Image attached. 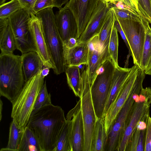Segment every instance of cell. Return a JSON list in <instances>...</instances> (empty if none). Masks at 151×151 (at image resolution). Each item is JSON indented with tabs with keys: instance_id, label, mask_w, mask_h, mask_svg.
<instances>
[{
	"instance_id": "obj_12",
	"label": "cell",
	"mask_w": 151,
	"mask_h": 151,
	"mask_svg": "<svg viewBox=\"0 0 151 151\" xmlns=\"http://www.w3.org/2000/svg\"><path fill=\"white\" fill-rule=\"evenodd\" d=\"M99 0H75L69 1L64 8L70 9L76 21L77 40L84 31Z\"/></svg>"
},
{
	"instance_id": "obj_44",
	"label": "cell",
	"mask_w": 151,
	"mask_h": 151,
	"mask_svg": "<svg viewBox=\"0 0 151 151\" xmlns=\"http://www.w3.org/2000/svg\"><path fill=\"white\" fill-rule=\"evenodd\" d=\"M108 2L109 4H112L114 1V0H103Z\"/></svg>"
},
{
	"instance_id": "obj_30",
	"label": "cell",
	"mask_w": 151,
	"mask_h": 151,
	"mask_svg": "<svg viewBox=\"0 0 151 151\" xmlns=\"http://www.w3.org/2000/svg\"><path fill=\"white\" fill-rule=\"evenodd\" d=\"M118 31L114 25L111 33L108 50L110 57L116 67L119 66L118 63Z\"/></svg>"
},
{
	"instance_id": "obj_14",
	"label": "cell",
	"mask_w": 151,
	"mask_h": 151,
	"mask_svg": "<svg viewBox=\"0 0 151 151\" xmlns=\"http://www.w3.org/2000/svg\"><path fill=\"white\" fill-rule=\"evenodd\" d=\"M66 118L70 122L73 151H83L84 131L80 99Z\"/></svg>"
},
{
	"instance_id": "obj_20",
	"label": "cell",
	"mask_w": 151,
	"mask_h": 151,
	"mask_svg": "<svg viewBox=\"0 0 151 151\" xmlns=\"http://www.w3.org/2000/svg\"><path fill=\"white\" fill-rule=\"evenodd\" d=\"M131 69V68H122L119 66L115 67L109 95L105 106L104 116L119 93Z\"/></svg>"
},
{
	"instance_id": "obj_17",
	"label": "cell",
	"mask_w": 151,
	"mask_h": 151,
	"mask_svg": "<svg viewBox=\"0 0 151 151\" xmlns=\"http://www.w3.org/2000/svg\"><path fill=\"white\" fill-rule=\"evenodd\" d=\"M150 106L139 101H135L124 133L117 151H125L128 143L136 129L139 122L150 111Z\"/></svg>"
},
{
	"instance_id": "obj_42",
	"label": "cell",
	"mask_w": 151,
	"mask_h": 151,
	"mask_svg": "<svg viewBox=\"0 0 151 151\" xmlns=\"http://www.w3.org/2000/svg\"><path fill=\"white\" fill-rule=\"evenodd\" d=\"M77 42V40L75 38H71L69 39L68 42L63 45L69 47H71L74 46Z\"/></svg>"
},
{
	"instance_id": "obj_21",
	"label": "cell",
	"mask_w": 151,
	"mask_h": 151,
	"mask_svg": "<svg viewBox=\"0 0 151 151\" xmlns=\"http://www.w3.org/2000/svg\"><path fill=\"white\" fill-rule=\"evenodd\" d=\"M22 68L25 82L44 66L37 52L30 51L22 54Z\"/></svg>"
},
{
	"instance_id": "obj_31",
	"label": "cell",
	"mask_w": 151,
	"mask_h": 151,
	"mask_svg": "<svg viewBox=\"0 0 151 151\" xmlns=\"http://www.w3.org/2000/svg\"><path fill=\"white\" fill-rule=\"evenodd\" d=\"M52 104L51 95L50 93H48L45 82L38 94L31 114L42 107Z\"/></svg>"
},
{
	"instance_id": "obj_8",
	"label": "cell",
	"mask_w": 151,
	"mask_h": 151,
	"mask_svg": "<svg viewBox=\"0 0 151 151\" xmlns=\"http://www.w3.org/2000/svg\"><path fill=\"white\" fill-rule=\"evenodd\" d=\"M131 68L129 74L119 93L106 113L103 119L107 136L117 115L132 92L137 77L141 69L140 67L135 65Z\"/></svg>"
},
{
	"instance_id": "obj_18",
	"label": "cell",
	"mask_w": 151,
	"mask_h": 151,
	"mask_svg": "<svg viewBox=\"0 0 151 151\" xmlns=\"http://www.w3.org/2000/svg\"><path fill=\"white\" fill-rule=\"evenodd\" d=\"M63 56L66 66L86 64L88 53V43L78 42L74 46L69 47L63 45Z\"/></svg>"
},
{
	"instance_id": "obj_28",
	"label": "cell",
	"mask_w": 151,
	"mask_h": 151,
	"mask_svg": "<svg viewBox=\"0 0 151 151\" xmlns=\"http://www.w3.org/2000/svg\"><path fill=\"white\" fill-rule=\"evenodd\" d=\"M24 128L19 127L14 121L11 122L9 127L7 145L0 151H17L23 135Z\"/></svg>"
},
{
	"instance_id": "obj_26",
	"label": "cell",
	"mask_w": 151,
	"mask_h": 151,
	"mask_svg": "<svg viewBox=\"0 0 151 151\" xmlns=\"http://www.w3.org/2000/svg\"><path fill=\"white\" fill-rule=\"evenodd\" d=\"M17 151H42L39 140L34 132L26 126Z\"/></svg>"
},
{
	"instance_id": "obj_32",
	"label": "cell",
	"mask_w": 151,
	"mask_h": 151,
	"mask_svg": "<svg viewBox=\"0 0 151 151\" xmlns=\"http://www.w3.org/2000/svg\"><path fill=\"white\" fill-rule=\"evenodd\" d=\"M22 8L18 0H11L0 5V18H8Z\"/></svg>"
},
{
	"instance_id": "obj_33",
	"label": "cell",
	"mask_w": 151,
	"mask_h": 151,
	"mask_svg": "<svg viewBox=\"0 0 151 151\" xmlns=\"http://www.w3.org/2000/svg\"><path fill=\"white\" fill-rule=\"evenodd\" d=\"M116 18L117 19H129L137 21H141V16L128 10L112 7Z\"/></svg>"
},
{
	"instance_id": "obj_4",
	"label": "cell",
	"mask_w": 151,
	"mask_h": 151,
	"mask_svg": "<svg viewBox=\"0 0 151 151\" xmlns=\"http://www.w3.org/2000/svg\"><path fill=\"white\" fill-rule=\"evenodd\" d=\"M35 15L41 20L45 37L50 54L54 63L57 75L65 71L66 66L63 56V43L58 31L53 7H49Z\"/></svg>"
},
{
	"instance_id": "obj_39",
	"label": "cell",
	"mask_w": 151,
	"mask_h": 151,
	"mask_svg": "<svg viewBox=\"0 0 151 151\" xmlns=\"http://www.w3.org/2000/svg\"><path fill=\"white\" fill-rule=\"evenodd\" d=\"M22 7L27 10L30 14H33V8L37 0H18Z\"/></svg>"
},
{
	"instance_id": "obj_7",
	"label": "cell",
	"mask_w": 151,
	"mask_h": 151,
	"mask_svg": "<svg viewBox=\"0 0 151 151\" xmlns=\"http://www.w3.org/2000/svg\"><path fill=\"white\" fill-rule=\"evenodd\" d=\"M31 18L29 13L22 8L8 18L15 38L17 49L22 54L30 51L37 52L29 29Z\"/></svg>"
},
{
	"instance_id": "obj_46",
	"label": "cell",
	"mask_w": 151,
	"mask_h": 151,
	"mask_svg": "<svg viewBox=\"0 0 151 151\" xmlns=\"http://www.w3.org/2000/svg\"><path fill=\"white\" fill-rule=\"evenodd\" d=\"M74 0H70L69 1H74Z\"/></svg>"
},
{
	"instance_id": "obj_13",
	"label": "cell",
	"mask_w": 151,
	"mask_h": 151,
	"mask_svg": "<svg viewBox=\"0 0 151 151\" xmlns=\"http://www.w3.org/2000/svg\"><path fill=\"white\" fill-rule=\"evenodd\" d=\"M80 99L84 131L83 151H91L92 135L97 118L92 102L90 89Z\"/></svg>"
},
{
	"instance_id": "obj_40",
	"label": "cell",
	"mask_w": 151,
	"mask_h": 151,
	"mask_svg": "<svg viewBox=\"0 0 151 151\" xmlns=\"http://www.w3.org/2000/svg\"><path fill=\"white\" fill-rule=\"evenodd\" d=\"M118 1L122 2L125 5L132 8L140 15L138 6L139 0H114V2L112 4Z\"/></svg>"
},
{
	"instance_id": "obj_22",
	"label": "cell",
	"mask_w": 151,
	"mask_h": 151,
	"mask_svg": "<svg viewBox=\"0 0 151 151\" xmlns=\"http://www.w3.org/2000/svg\"><path fill=\"white\" fill-rule=\"evenodd\" d=\"M145 30V40L141 60L140 68L147 75H151V26L147 20L141 17Z\"/></svg>"
},
{
	"instance_id": "obj_24",
	"label": "cell",
	"mask_w": 151,
	"mask_h": 151,
	"mask_svg": "<svg viewBox=\"0 0 151 151\" xmlns=\"http://www.w3.org/2000/svg\"><path fill=\"white\" fill-rule=\"evenodd\" d=\"M107 141L103 119L97 118L92 135L91 151H106Z\"/></svg>"
},
{
	"instance_id": "obj_29",
	"label": "cell",
	"mask_w": 151,
	"mask_h": 151,
	"mask_svg": "<svg viewBox=\"0 0 151 151\" xmlns=\"http://www.w3.org/2000/svg\"><path fill=\"white\" fill-rule=\"evenodd\" d=\"M146 129L136 128L129 141L125 151H143L144 150Z\"/></svg>"
},
{
	"instance_id": "obj_6",
	"label": "cell",
	"mask_w": 151,
	"mask_h": 151,
	"mask_svg": "<svg viewBox=\"0 0 151 151\" xmlns=\"http://www.w3.org/2000/svg\"><path fill=\"white\" fill-rule=\"evenodd\" d=\"M145 74L139 72L129 97L115 119L107 136L106 151H117L128 123L135 100L134 94L140 92Z\"/></svg>"
},
{
	"instance_id": "obj_16",
	"label": "cell",
	"mask_w": 151,
	"mask_h": 151,
	"mask_svg": "<svg viewBox=\"0 0 151 151\" xmlns=\"http://www.w3.org/2000/svg\"><path fill=\"white\" fill-rule=\"evenodd\" d=\"M88 43L89 50L87 65L91 87L102 64L111 57L110 55L101 52L98 35L93 37Z\"/></svg>"
},
{
	"instance_id": "obj_41",
	"label": "cell",
	"mask_w": 151,
	"mask_h": 151,
	"mask_svg": "<svg viewBox=\"0 0 151 151\" xmlns=\"http://www.w3.org/2000/svg\"><path fill=\"white\" fill-rule=\"evenodd\" d=\"M70 0H55L56 7L59 9L61 8L62 6L67 4Z\"/></svg>"
},
{
	"instance_id": "obj_1",
	"label": "cell",
	"mask_w": 151,
	"mask_h": 151,
	"mask_svg": "<svg viewBox=\"0 0 151 151\" xmlns=\"http://www.w3.org/2000/svg\"><path fill=\"white\" fill-rule=\"evenodd\" d=\"M66 121L62 108L52 104L42 107L31 114L27 126L37 136L42 151H53Z\"/></svg>"
},
{
	"instance_id": "obj_10",
	"label": "cell",
	"mask_w": 151,
	"mask_h": 151,
	"mask_svg": "<svg viewBox=\"0 0 151 151\" xmlns=\"http://www.w3.org/2000/svg\"><path fill=\"white\" fill-rule=\"evenodd\" d=\"M30 15L29 27L37 52L44 66L52 69L54 71L55 67L46 44L41 20L34 14Z\"/></svg>"
},
{
	"instance_id": "obj_38",
	"label": "cell",
	"mask_w": 151,
	"mask_h": 151,
	"mask_svg": "<svg viewBox=\"0 0 151 151\" xmlns=\"http://www.w3.org/2000/svg\"><path fill=\"white\" fill-rule=\"evenodd\" d=\"M139 101L150 106L151 104V88L147 87L142 88L139 94Z\"/></svg>"
},
{
	"instance_id": "obj_43",
	"label": "cell",
	"mask_w": 151,
	"mask_h": 151,
	"mask_svg": "<svg viewBox=\"0 0 151 151\" xmlns=\"http://www.w3.org/2000/svg\"><path fill=\"white\" fill-rule=\"evenodd\" d=\"M50 68L48 67L44 66L42 70L41 74L44 78L47 76L50 72Z\"/></svg>"
},
{
	"instance_id": "obj_19",
	"label": "cell",
	"mask_w": 151,
	"mask_h": 151,
	"mask_svg": "<svg viewBox=\"0 0 151 151\" xmlns=\"http://www.w3.org/2000/svg\"><path fill=\"white\" fill-rule=\"evenodd\" d=\"M0 48L1 53L12 54L17 49L16 42L8 18H0Z\"/></svg>"
},
{
	"instance_id": "obj_36",
	"label": "cell",
	"mask_w": 151,
	"mask_h": 151,
	"mask_svg": "<svg viewBox=\"0 0 151 151\" xmlns=\"http://www.w3.org/2000/svg\"><path fill=\"white\" fill-rule=\"evenodd\" d=\"M114 25L116 27L118 32L120 33L128 50V54L127 55V59L125 62V65L124 66L125 68H128L129 65L128 62L129 58L130 57L132 56L131 50L125 34L119 21L116 19L114 22Z\"/></svg>"
},
{
	"instance_id": "obj_45",
	"label": "cell",
	"mask_w": 151,
	"mask_h": 151,
	"mask_svg": "<svg viewBox=\"0 0 151 151\" xmlns=\"http://www.w3.org/2000/svg\"><path fill=\"white\" fill-rule=\"evenodd\" d=\"M6 1V0H0V5L4 3Z\"/></svg>"
},
{
	"instance_id": "obj_35",
	"label": "cell",
	"mask_w": 151,
	"mask_h": 151,
	"mask_svg": "<svg viewBox=\"0 0 151 151\" xmlns=\"http://www.w3.org/2000/svg\"><path fill=\"white\" fill-rule=\"evenodd\" d=\"M55 7V0H37L33 8V13L35 14L46 8Z\"/></svg>"
},
{
	"instance_id": "obj_11",
	"label": "cell",
	"mask_w": 151,
	"mask_h": 151,
	"mask_svg": "<svg viewBox=\"0 0 151 151\" xmlns=\"http://www.w3.org/2000/svg\"><path fill=\"white\" fill-rule=\"evenodd\" d=\"M108 2L99 0L93 12L83 33L77 41L87 43L94 37L98 35L106 20L110 8Z\"/></svg>"
},
{
	"instance_id": "obj_2",
	"label": "cell",
	"mask_w": 151,
	"mask_h": 151,
	"mask_svg": "<svg viewBox=\"0 0 151 151\" xmlns=\"http://www.w3.org/2000/svg\"><path fill=\"white\" fill-rule=\"evenodd\" d=\"M42 70L25 82L20 92L11 102V117L20 128H24L27 126L38 94L44 83Z\"/></svg>"
},
{
	"instance_id": "obj_5",
	"label": "cell",
	"mask_w": 151,
	"mask_h": 151,
	"mask_svg": "<svg viewBox=\"0 0 151 151\" xmlns=\"http://www.w3.org/2000/svg\"><path fill=\"white\" fill-rule=\"evenodd\" d=\"M115 67L111 58L105 60L91 87L92 102L97 118L103 119Z\"/></svg>"
},
{
	"instance_id": "obj_23",
	"label": "cell",
	"mask_w": 151,
	"mask_h": 151,
	"mask_svg": "<svg viewBox=\"0 0 151 151\" xmlns=\"http://www.w3.org/2000/svg\"><path fill=\"white\" fill-rule=\"evenodd\" d=\"M116 20L114 13L110 7L104 24L98 35L101 52L109 55V45L112 30Z\"/></svg>"
},
{
	"instance_id": "obj_34",
	"label": "cell",
	"mask_w": 151,
	"mask_h": 151,
	"mask_svg": "<svg viewBox=\"0 0 151 151\" xmlns=\"http://www.w3.org/2000/svg\"><path fill=\"white\" fill-rule=\"evenodd\" d=\"M138 6L140 16L151 24V0H139Z\"/></svg>"
},
{
	"instance_id": "obj_27",
	"label": "cell",
	"mask_w": 151,
	"mask_h": 151,
	"mask_svg": "<svg viewBox=\"0 0 151 151\" xmlns=\"http://www.w3.org/2000/svg\"><path fill=\"white\" fill-rule=\"evenodd\" d=\"M66 119L53 151H73L70 122L69 119Z\"/></svg>"
},
{
	"instance_id": "obj_9",
	"label": "cell",
	"mask_w": 151,
	"mask_h": 151,
	"mask_svg": "<svg viewBox=\"0 0 151 151\" xmlns=\"http://www.w3.org/2000/svg\"><path fill=\"white\" fill-rule=\"evenodd\" d=\"M116 19L119 21L128 42L133 63L140 67L145 37L143 24L141 20L137 21Z\"/></svg>"
},
{
	"instance_id": "obj_15",
	"label": "cell",
	"mask_w": 151,
	"mask_h": 151,
	"mask_svg": "<svg viewBox=\"0 0 151 151\" xmlns=\"http://www.w3.org/2000/svg\"><path fill=\"white\" fill-rule=\"evenodd\" d=\"M56 25L63 44L70 39L75 38L77 32V25L75 18L69 9L62 8L55 14Z\"/></svg>"
},
{
	"instance_id": "obj_3",
	"label": "cell",
	"mask_w": 151,
	"mask_h": 151,
	"mask_svg": "<svg viewBox=\"0 0 151 151\" xmlns=\"http://www.w3.org/2000/svg\"><path fill=\"white\" fill-rule=\"evenodd\" d=\"M25 83L22 55L1 53L0 54V94L11 102Z\"/></svg>"
},
{
	"instance_id": "obj_25",
	"label": "cell",
	"mask_w": 151,
	"mask_h": 151,
	"mask_svg": "<svg viewBox=\"0 0 151 151\" xmlns=\"http://www.w3.org/2000/svg\"><path fill=\"white\" fill-rule=\"evenodd\" d=\"M67 82L75 95L81 98L82 97L81 77L79 66L66 67L65 70Z\"/></svg>"
},
{
	"instance_id": "obj_37",
	"label": "cell",
	"mask_w": 151,
	"mask_h": 151,
	"mask_svg": "<svg viewBox=\"0 0 151 151\" xmlns=\"http://www.w3.org/2000/svg\"><path fill=\"white\" fill-rule=\"evenodd\" d=\"M145 151H151V117L148 118L145 137Z\"/></svg>"
}]
</instances>
